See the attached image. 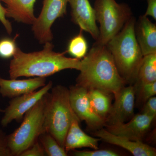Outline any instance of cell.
I'll return each mask as SVG.
<instances>
[{
    "label": "cell",
    "instance_id": "52a82bcc",
    "mask_svg": "<svg viewBox=\"0 0 156 156\" xmlns=\"http://www.w3.org/2000/svg\"><path fill=\"white\" fill-rule=\"evenodd\" d=\"M68 0H44L41 11L32 24V31L41 44L53 39L51 27L57 18L66 15Z\"/></svg>",
    "mask_w": 156,
    "mask_h": 156
},
{
    "label": "cell",
    "instance_id": "7a4b0ae2",
    "mask_svg": "<svg viewBox=\"0 0 156 156\" xmlns=\"http://www.w3.org/2000/svg\"><path fill=\"white\" fill-rule=\"evenodd\" d=\"M44 44L43 50L31 53H25L17 48L9 65L11 79L20 77L46 78L66 69L79 71L81 59L66 57V51L55 52L51 42Z\"/></svg>",
    "mask_w": 156,
    "mask_h": 156
},
{
    "label": "cell",
    "instance_id": "5bb4252c",
    "mask_svg": "<svg viewBox=\"0 0 156 156\" xmlns=\"http://www.w3.org/2000/svg\"><path fill=\"white\" fill-rule=\"evenodd\" d=\"M101 140L113 145L118 146L127 150L135 156H155L156 150L154 148L145 144L142 141H134L115 135L106 129L100 128L94 133Z\"/></svg>",
    "mask_w": 156,
    "mask_h": 156
},
{
    "label": "cell",
    "instance_id": "ac0fdd59",
    "mask_svg": "<svg viewBox=\"0 0 156 156\" xmlns=\"http://www.w3.org/2000/svg\"><path fill=\"white\" fill-rule=\"evenodd\" d=\"M88 95L93 111L105 121L112 107V94L99 89H92L88 90Z\"/></svg>",
    "mask_w": 156,
    "mask_h": 156
},
{
    "label": "cell",
    "instance_id": "44dd1931",
    "mask_svg": "<svg viewBox=\"0 0 156 156\" xmlns=\"http://www.w3.org/2000/svg\"><path fill=\"white\" fill-rule=\"evenodd\" d=\"M88 44L86 39L80 30V33L70 41L66 53H68L73 58L81 59L87 55Z\"/></svg>",
    "mask_w": 156,
    "mask_h": 156
},
{
    "label": "cell",
    "instance_id": "f1b7e54d",
    "mask_svg": "<svg viewBox=\"0 0 156 156\" xmlns=\"http://www.w3.org/2000/svg\"><path fill=\"white\" fill-rule=\"evenodd\" d=\"M147 7L145 14L146 16H151L156 20V0H147Z\"/></svg>",
    "mask_w": 156,
    "mask_h": 156
},
{
    "label": "cell",
    "instance_id": "2e32d148",
    "mask_svg": "<svg viewBox=\"0 0 156 156\" xmlns=\"http://www.w3.org/2000/svg\"><path fill=\"white\" fill-rule=\"evenodd\" d=\"M134 32L143 56L156 53V24L141 15L135 23Z\"/></svg>",
    "mask_w": 156,
    "mask_h": 156
},
{
    "label": "cell",
    "instance_id": "30bf717a",
    "mask_svg": "<svg viewBox=\"0 0 156 156\" xmlns=\"http://www.w3.org/2000/svg\"><path fill=\"white\" fill-rule=\"evenodd\" d=\"M135 94L132 85L124 87L120 90L115 97L114 103L105 119V125L126 122L131 119L134 115Z\"/></svg>",
    "mask_w": 156,
    "mask_h": 156
},
{
    "label": "cell",
    "instance_id": "f546056e",
    "mask_svg": "<svg viewBox=\"0 0 156 156\" xmlns=\"http://www.w3.org/2000/svg\"><path fill=\"white\" fill-rule=\"evenodd\" d=\"M4 112V109H3L1 108H0V113H3Z\"/></svg>",
    "mask_w": 156,
    "mask_h": 156
},
{
    "label": "cell",
    "instance_id": "d6986e66",
    "mask_svg": "<svg viewBox=\"0 0 156 156\" xmlns=\"http://www.w3.org/2000/svg\"><path fill=\"white\" fill-rule=\"evenodd\" d=\"M154 82H156V53L144 56L133 86L135 89Z\"/></svg>",
    "mask_w": 156,
    "mask_h": 156
},
{
    "label": "cell",
    "instance_id": "5b68a950",
    "mask_svg": "<svg viewBox=\"0 0 156 156\" xmlns=\"http://www.w3.org/2000/svg\"><path fill=\"white\" fill-rule=\"evenodd\" d=\"M46 95L26 113L19 127L8 135V146L12 156H20L45 132Z\"/></svg>",
    "mask_w": 156,
    "mask_h": 156
},
{
    "label": "cell",
    "instance_id": "e0dca14e",
    "mask_svg": "<svg viewBox=\"0 0 156 156\" xmlns=\"http://www.w3.org/2000/svg\"><path fill=\"white\" fill-rule=\"evenodd\" d=\"M5 4L6 17L17 22L32 25L36 17L34 14V5L36 0H0Z\"/></svg>",
    "mask_w": 156,
    "mask_h": 156
},
{
    "label": "cell",
    "instance_id": "cb8c5ba5",
    "mask_svg": "<svg viewBox=\"0 0 156 156\" xmlns=\"http://www.w3.org/2000/svg\"><path fill=\"white\" fill-rule=\"evenodd\" d=\"M73 155L76 156H118L119 155L114 151L110 150L95 149L94 151H75Z\"/></svg>",
    "mask_w": 156,
    "mask_h": 156
},
{
    "label": "cell",
    "instance_id": "484cf974",
    "mask_svg": "<svg viewBox=\"0 0 156 156\" xmlns=\"http://www.w3.org/2000/svg\"><path fill=\"white\" fill-rule=\"evenodd\" d=\"M143 114L155 118L156 116V98L153 96L144 103L143 109Z\"/></svg>",
    "mask_w": 156,
    "mask_h": 156
},
{
    "label": "cell",
    "instance_id": "9c48e42d",
    "mask_svg": "<svg viewBox=\"0 0 156 156\" xmlns=\"http://www.w3.org/2000/svg\"><path fill=\"white\" fill-rule=\"evenodd\" d=\"M69 89L70 106L80 121H85L91 129L98 130L105 126V120L96 115L91 106L88 89L77 85Z\"/></svg>",
    "mask_w": 156,
    "mask_h": 156
},
{
    "label": "cell",
    "instance_id": "ba28073f",
    "mask_svg": "<svg viewBox=\"0 0 156 156\" xmlns=\"http://www.w3.org/2000/svg\"><path fill=\"white\" fill-rule=\"evenodd\" d=\"M53 86V82L50 81L38 91L11 98L9 105L4 109L1 126L6 127L13 121H21L26 113L49 92Z\"/></svg>",
    "mask_w": 156,
    "mask_h": 156
},
{
    "label": "cell",
    "instance_id": "277c9868",
    "mask_svg": "<svg viewBox=\"0 0 156 156\" xmlns=\"http://www.w3.org/2000/svg\"><path fill=\"white\" fill-rule=\"evenodd\" d=\"M50 90L46 95L45 131L64 148L66 136L74 113L70 104L69 89L57 85Z\"/></svg>",
    "mask_w": 156,
    "mask_h": 156
},
{
    "label": "cell",
    "instance_id": "603a6c76",
    "mask_svg": "<svg viewBox=\"0 0 156 156\" xmlns=\"http://www.w3.org/2000/svg\"><path fill=\"white\" fill-rule=\"evenodd\" d=\"M135 90V93L137 91L138 92L140 100L145 103L149 98L156 95V82L144 84L137 87Z\"/></svg>",
    "mask_w": 156,
    "mask_h": 156
},
{
    "label": "cell",
    "instance_id": "7c38bea8",
    "mask_svg": "<svg viewBox=\"0 0 156 156\" xmlns=\"http://www.w3.org/2000/svg\"><path fill=\"white\" fill-rule=\"evenodd\" d=\"M71 7V16L74 23L79 26L80 30L91 35L97 41L99 35V28L96 24L94 8L89 0H68Z\"/></svg>",
    "mask_w": 156,
    "mask_h": 156
},
{
    "label": "cell",
    "instance_id": "3957f363",
    "mask_svg": "<svg viewBox=\"0 0 156 156\" xmlns=\"http://www.w3.org/2000/svg\"><path fill=\"white\" fill-rule=\"evenodd\" d=\"M133 16L107 44L121 76L126 83H135L144 56L135 37Z\"/></svg>",
    "mask_w": 156,
    "mask_h": 156
},
{
    "label": "cell",
    "instance_id": "ffe728a7",
    "mask_svg": "<svg viewBox=\"0 0 156 156\" xmlns=\"http://www.w3.org/2000/svg\"><path fill=\"white\" fill-rule=\"evenodd\" d=\"M38 140L44 150L46 155L66 156L67 153L64 147L59 145L51 134L45 132L39 136Z\"/></svg>",
    "mask_w": 156,
    "mask_h": 156
},
{
    "label": "cell",
    "instance_id": "d4e9b609",
    "mask_svg": "<svg viewBox=\"0 0 156 156\" xmlns=\"http://www.w3.org/2000/svg\"><path fill=\"white\" fill-rule=\"evenodd\" d=\"M46 156L44 150L38 140L20 154V156Z\"/></svg>",
    "mask_w": 156,
    "mask_h": 156
},
{
    "label": "cell",
    "instance_id": "6da1fadb",
    "mask_svg": "<svg viewBox=\"0 0 156 156\" xmlns=\"http://www.w3.org/2000/svg\"><path fill=\"white\" fill-rule=\"evenodd\" d=\"M76 85L88 90L97 89L116 96L126 84L119 73L106 45L95 42L81 59Z\"/></svg>",
    "mask_w": 156,
    "mask_h": 156
},
{
    "label": "cell",
    "instance_id": "7402d4cb",
    "mask_svg": "<svg viewBox=\"0 0 156 156\" xmlns=\"http://www.w3.org/2000/svg\"><path fill=\"white\" fill-rule=\"evenodd\" d=\"M4 38L0 40V57L3 58H9L13 57L17 50L16 39Z\"/></svg>",
    "mask_w": 156,
    "mask_h": 156
},
{
    "label": "cell",
    "instance_id": "9a60e30c",
    "mask_svg": "<svg viewBox=\"0 0 156 156\" xmlns=\"http://www.w3.org/2000/svg\"><path fill=\"white\" fill-rule=\"evenodd\" d=\"M80 120L75 113L65 140L64 148L66 153L76 149L90 147L98 149L100 138H95L86 134L80 127Z\"/></svg>",
    "mask_w": 156,
    "mask_h": 156
},
{
    "label": "cell",
    "instance_id": "4fadbf2b",
    "mask_svg": "<svg viewBox=\"0 0 156 156\" xmlns=\"http://www.w3.org/2000/svg\"><path fill=\"white\" fill-rule=\"evenodd\" d=\"M46 81V78L39 77L24 80L0 77V94L4 98H14L36 91L45 86Z\"/></svg>",
    "mask_w": 156,
    "mask_h": 156
},
{
    "label": "cell",
    "instance_id": "4316f807",
    "mask_svg": "<svg viewBox=\"0 0 156 156\" xmlns=\"http://www.w3.org/2000/svg\"><path fill=\"white\" fill-rule=\"evenodd\" d=\"M0 156H12L8 146V135L0 128Z\"/></svg>",
    "mask_w": 156,
    "mask_h": 156
},
{
    "label": "cell",
    "instance_id": "83f0119b",
    "mask_svg": "<svg viewBox=\"0 0 156 156\" xmlns=\"http://www.w3.org/2000/svg\"><path fill=\"white\" fill-rule=\"evenodd\" d=\"M6 14L7 10L6 8L3 7L0 3V21L4 25L7 33L10 35L12 33L13 29L11 22L6 18Z\"/></svg>",
    "mask_w": 156,
    "mask_h": 156
},
{
    "label": "cell",
    "instance_id": "8fae6325",
    "mask_svg": "<svg viewBox=\"0 0 156 156\" xmlns=\"http://www.w3.org/2000/svg\"><path fill=\"white\" fill-rule=\"evenodd\" d=\"M154 118L144 114L134 115L127 123L105 125L112 134L123 136L134 141H141Z\"/></svg>",
    "mask_w": 156,
    "mask_h": 156
},
{
    "label": "cell",
    "instance_id": "8992f818",
    "mask_svg": "<svg viewBox=\"0 0 156 156\" xmlns=\"http://www.w3.org/2000/svg\"><path fill=\"white\" fill-rule=\"evenodd\" d=\"M94 9L96 21L100 24L96 42L102 45H106L132 17L130 7L115 0H95Z\"/></svg>",
    "mask_w": 156,
    "mask_h": 156
}]
</instances>
